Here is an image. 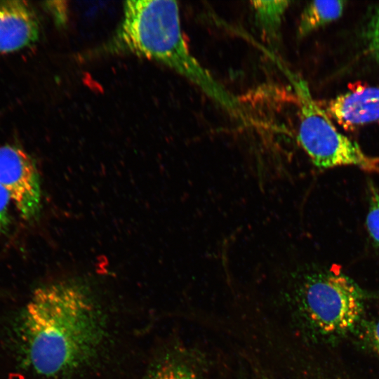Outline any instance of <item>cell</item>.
<instances>
[{
	"label": "cell",
	"instance_id": "obj_1",
	"mask_svg": "<svg viewBox=\"0 0 379 379\" xmlns=\"http://www.w3.org/2000/svg\"><path fill=\"white\" fill-rule=\"evenodd\" d=\"M21 334L32 369L44 376H59L93 357L103 338V322L83 287L58 282L33 293L22 315Z\"/></svg>",
	"mask_w": 379,
	"mask_h": 379
},
{
	"label": "cell",
	"instance_id": "obj_2",
	"mask_svg": "<svg viewBox=\"0 0 379 379\" xmlns=\"http://www.w3.org/2000/svg\"><path fill=\"white\" fill-rule=\"evenodd\" d=\"M93 53L133 54L154 60L188 79L230 115L241 109L239 99L190 51L182 32L179 6L175 1H125L119 26Z\"/></svg>",
	"mask_w": 379,
	"mask_h": 379
},
{
	"label": "cell",
	"instance_id": "obj_3",
	"mask_svg": "<svg viewBox=\"0 0 379 379\" xmlns=\"http://www.w3.org/2000/svg\"><path fill=\"white\" fill-rule=\"evenodd\" d=\"M299 109L298 140L319 168L354 166L379 172V158L366 154L357 142L341 133L312 97L306 81L289 73Z\"/></svg>",
	"mask_w": 379,
	"mask_h": 379
},
{
	"label": "cell",
	"instance_id": "obj_4",
	"mask_svg": "<svg viewBox=\"0 0 379 379\" xmlns=\"http://www.w3.org/2000/svg\"><path fill=\"white\" fill-rule=\"evenodd\" d=\"M298 296L306 319L323 334H340L351 329L363 310L361 290L340 272L325 271L307 275Z\"/></svg>",
	"mask_w": 379,
	"mask_h": 379
},
{
	"label": "cell",
	"instance_id": "obj_5",
	"mask_svg": "<svg viewBox=\"0 0 379 379\" xmlns=\"http://www.w3.org/2000/svg\"><path fill=\"white\" fill-rule=\"evenodd\" d=\"M0 185L22 218H36L41 208L39 176L32 159L21 148L0 146Z\"/></svg>",
	"mask_w": 379,
	"mask_h": 379
},
{
	"label": "cell",
	"instance_id": "obj_6",
	"mask_svg": "<svg viewBox=\"0 0 379 379\" xmlns=\"http://www.w3.org/2000/svg\"><path fill=\"white\" fill-rule=\"evenodd\" d=\"M40 26L33 8L25 1H0V55L34 44Z\"/></svg>",
	"mask_w": 379,
	"mask_h": 379
},
{
	"label": "cell",
	"instance_id": "obj_7",
	"mask_svg": "<svg viewBox=\"0 0 379 379\" xmlns=\"http://www.w3.org/2000/svg\"><path fill=\"white\" fill-rule=\"evenodd\" d=\"M327 114L345 129L379 120V86L356 85L329 101Z\"/></svg>",
	"mask_w": 379,
	"mask_h": 379
},
{
	"label": "cell",
	"instance_id": "obj_8",
	"mask_svg": "<svg viewBox=\"0 0 379 379\" xmlns=\"http://www.w3.org/2000/svg\"><path fill=\"white\" fill-rule=\"evenodd\" d=\"M257 26L270 44L279 40L284 15L291 1H253L251 2Z\"/></svg>",
	"mask_w": 379,
	"mask_h": 379
},
{
	"label": "cell",
	"instance_id": "obj_9",
	"mask_svg": "<svg viewBox=\"0 0 379 379\" xmlns=\"http://www.w3.org/2000/svg\"><path fill=\"white\" fill-rule=\"evenodd\" d=\"M343 1H314L302 11L298 27V37L306 36L312 32L331 22L342 15Z\"/></svg>",
	"mask_w": 379,
	"mask_h": 379
},
{
	"label": "cell",
	"instance_id": "obj_10",
	"mask_svg": "<svg viewBox=\"0 0 379 379\" xmlns=\"http://www.w3.org/2000/svg\"><path fill=\"white\" fill-rule=\"evenodd\" d=\"M146 379H197L185 366L173 361H164L154 368Z\"/></svg>",
	"mask_w": 379,
	"mask_h": 379
},
{
	"label": "cell",
	"instance_id": "obj_11",
	"mask_svg": "<svg viewBox=\"0 0 379 379\" xmlns=\"http://www.w3.org/2000/svg\"><path fill=\"white\" fill-rule=\"evenodd\" d=\"M366 225L372 240L379 246V190L372 182L368 184V209Z\"/></svg>",
	"mask_w": 379,
	"mask_h": 379
},
{
	"label": "cell",
	"instance_id": "obj_12",
	"mask_svg": "<svg viewBox=\"0 0 379 379\" xmlns=\"http://www.w3.org/2000/svg\"><path fill=\"white\" fill-rule=\"evenodd\" d=\"M365 42L368 53L379 61V5L375 8L367 23Z\"/></svg>",
	"mask_w": 379,
	"mask_h": 379
},
{
	"label": "cell",
	"instance_id": "obj_13",
	"mask_svg": "<svg viewBox=\"0 0 379 379\" xmlns=\"http://www.w3.org/2000/svg\"><path fill=\"white\" fill-rule=\"evenodd\" d=\"M11 199L0 185V234L6 232L8 230L11 219L8 213V205Z\"/></svg>",
	"mask_w": 379,
	"mask_h": 379
},
{
	"label": "cell",
	"instance_id": "obj_14",
	"mask_svg": "<svg viewBox=\"0 0 379 379\" xmlns=\"http://www.w3.org/2000/svg\"><path fill=\"white\" fill-rule=\"evenodd\" d=\"M371 338L374 347L379 352V320L371 326Z\"/></svg>",
	"mask_w": 379,
	"mask_h": 379
}]
</instances>
